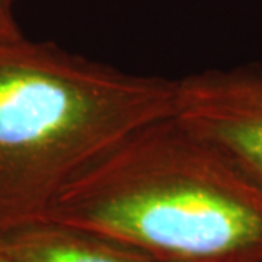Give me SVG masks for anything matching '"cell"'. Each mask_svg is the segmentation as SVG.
I'll return each instance as SVG.
<instances>
[{"mask_svg":"<svg viewBox=\"0 0 262 262\" xmlns=\"http://www.w3.org/2000/svg\"><path fill=\"white\" fill-rule=\"evenodd\" d=\"M42 220L151 258L262 262V191L173 114L133 131L92 162Z\"/></svg>","mask_w":262,"mask_h":262,"instance_id":"cell-1","label":"cell"},{"mask_svg":"<svg viewBox=\"0 0 262 262\" xmlns=\"http://www.w3.org/2000/svg\"><path fill=\"white\" fill-rule=\"evenodd\" d=\"M177 80L134 75L54 42L0 38V233L41 222L118 141L173 114Z\"/></svg>","mask_w":262,"mask_h":262,"instance_id":"cell-2","label":"cell"},{"mask_svg":"<svg viewBox=\"0 0 262 262\" xmlns=\"http://www.w3.org/2000/svg\"><path fill=\"white\" fill-rule=\"evenodd\" d=\"M173 117L262 191V66L177 80Z\"/></svg>","mask_w":262,"mask_h":262,"instance_id":"cell-3","label":"cell"},{"mask_svg":"<svg viewBox=\"0 0 262 262\" xmlns=\"http://www.w3.org/2000/svg\"><path fill=\"white\" fill-rule=\"evenodd\" d=\"M0 251L13 262H155L128 245L46 220L0 233Z\"/></svg>","mask_w":262,"mask_h":262,"instance_id":"cell-4","label":"cell"},{"mask_svg":"<svg viewBox=\"0 0 262 262\" xmlns=\"http://www.w3.org/2000/svg\"><path fill=\"white\" fill-rule=\"evenodd\" d=\"M24 37L13 12V0H0V38L15 39Z\"/></svg>","mask_w":262,"mask_h":262,"instance_id":"cell-5","label":"cell"},{"mask_svg":"<svg viewBox=\"0 0 262 262\" xmlns=\"http://www.w3.org/2000/svg\"><path fill=\"white\" fill-rule=\"evenodd\" d=\"M0 262H13V261L10 259L9 256L6 255V253H3L2 251H0Z\"/></svg>","mask_w":262,"mask_h":262,"instance_id":"cell-6","label":"cell"}]
</instances>
